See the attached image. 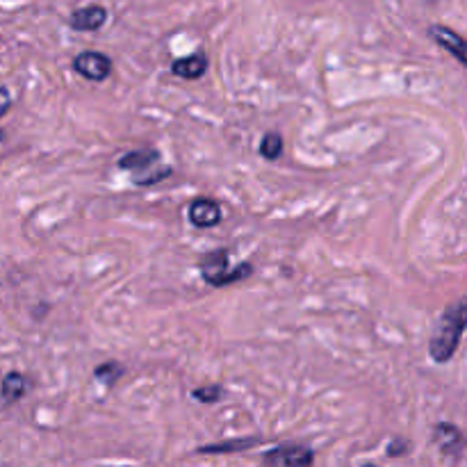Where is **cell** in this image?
I'll use <instances>...</instances> for the list:
<instances>
[{"instance_id":"11","label":"cell","mask_w":467,"mask_h":467,"mask_svg":"<svg viewBox=\"0 0 467 467\" xmlns=\"http://www.w3.org/2000/svg\"><path fill=\"white\" fill-rule=\"evenodd\" d=\"M433 441L441 445L442 451H456V447H459V442L463 441V436H461V429L454 427V424H438L436 429H433Z\"/></svg>"},{"instance_id":"3","label":"cell","mask_w":467,"mask_h":467,"mask_svg":"<svg viewBox=\"0 0 467 467\" xmlns=\"http://www.w3.org/2000/svg\"><path fill=\"white\" fill-rule=\"evenodd\" d=\"M73 71L78 76H82L85 80L91 82H103L108 80V76L112 73V59L105 53H99V50H82L73 57L71 62Z\"/></svg>"},{"instance_id":"13","label":"cell","mask_w":467,"mask_h":467,"mask_svg":"<svg viewBox=\"0 0 467 467\" xmlns=\"http://www.w3.org/2000/svg\"><path fill=\"white\" fill-rule=\"evenodd\" d=\"M251 274H254V265H251V263H242V265H237V267H228L226 272H223L222 276H219L217 281L213 283V287L235 285V283L246 281V278H249Z\"/></svg>"},{"instance_id":"15","label":"cell","mask_w":467,"mask_h":467,"mask_svg":"<svg viewBox=\"0 0 467 467\" xmlns=\"http://www.w3.org/2000/svg\"><path fill=\"white\" fill-rule=\"evenodd\" d=\"M283 149H285V144H283V137L278 132H267L260 141V155L265 160H278L283 155Z\"/></svg>"},{"instance_id":"17","label":"cell","mask_w":467,"mask_h":467,"mask_svg":"<svg viewBox=\"0 0 467 467\" xmlns=\"http://www.w3.org/2000/svg\"><path fill=\"white\" fill-rule=\"evenodd\" d=\"M409 454V441H392L390 445H388V456H392V459H397V456H404Z\"/></svg>"},{"instance_id":"16","label":"cell","mask_w":467,"mask_h":467,"mask_svg":"<svg viewBox=\"0 0 467 467\" xmlns=\"http://www.w3.org/2000/svg\"><path fill=\"white\" fill-rule=\"evenodd\" d=\"M192 397H194L196 401H201V404H214V401H219L223 397V388L222 386H201V388H194V390H192Z\"/></svg>"},{"instance_id":"7","label":"cell","mask_w":467,"mask_h":467,"mask_svg":"<svg viewBox=\"0 0 467 467\" xmlns=\"http://www.w3.org/2000/svg\"><path fill=\"white\" fill-rule=\"evenodd\" d=\"M108 21V9L103 5H89V7H80L68 16V26L71 30L78 32H96L105 26Z\"/></svg>"},{"instance_id":"8","label":"cell","mask_w":467,"mask_h":467,"mask_svg":"<svg viewBox=\"0 0 467 467\" xmlns=\"http://www.w3.org/2000/svg\"><path fill=\"white\" fill-rule=\"evenodd\" d=\"M208 71V55L203 50H196V53L187 55V57L173 59L171 73L173 76L182 78V80H199Z\"/></svg>"},{"instance_id":"2","label":"cell","mask_w":467,"mask_h":467,"mask_svg":"<svg viewBox=\"0 0 467 467\" xmlns=\"http://www.w3.org/2000/svg\"><path fill=\"white\" fill-rule=\"evenodd\" d=\"M119 169L132 173V182L140 187H150L162 182L173 173L169 164H162V155L155 149H137L119 158Z\"/></svg>"},{"instance_id":"19","label":"cell","mask_w":467,"mask_h":467,"mask_svg":"<svg viewBox=\"0 0 467 467\" xmlns=\"http://www.w3.org/2000/svg\"><path fill=\"white\" fill-rule=\"evenodd\" d=\"M3 140H5V130H3V128H0V144H3Z\"/></svg>"},{"instance_id":"6","label":"cell","mask_w":467,"mask_h":467,"mask_svg":"<svg viewBox=\"0 0 467 467\" xmlns=\"http://www.w3.org/2000/svg\"><path fill=\"white\" fill-rule=\"evenodd\" d=\"M429 36H431L438 46H442L447 53L454 55V57L467 68V39H463L459 32H454L447 26H431L429 27Z\"/></svg>"},{"instance_id":"18","label":"cell","mask_w":467,"mask_h":467,"mask_svg":"<svg viewBox=\"0 0 467 467\" xmlns=\"http://www.w3.org/2000/svg\"><path fill=\"white\" fill-rule=\"evenodd\" d=\"M9 108H12V94H9L7 87H0V117H5Z\"/></svg>"},{"instance_id":"9","label":"cell","mask_w":467,"mask_h":467,"mask_svg":"<svg viewBox=\"0 0 467 467\" xmlns=\"http://www.w3.org/2000/svg\"><path fill=\"white\" fill-rule=\"evenodd\" d=\"M228 267H231V265H228V251L226 249L205 254L199 263L201 276H203V281L208 283V285H213V283L217 281V278L222 276Z\"/></svg>"},{"instance_id":"12","label":"cell","mask_w":467,"mask_h":467,"mask_svg":"<svg viewBox=\"0 0 467 467\" xmlns=\"http://www.w3.org/2000/svg\"><path fill=\"white\" fill-rule=\"evenodd\" d=\"M258 445V438H240V441L219 442V445H205L199 447V454H233V451H244L249 447Z\"/></svg>"},{"instance_id":"14","label":"cell","mask_w":467,"mask_h":467,"mask_svg":"<svg viewBox=\"0 0 467 467\" xmlns=\"http://www.w3.org/2000/svg\"><path fill=\"white\" fill-rule=\"evenodd\" d=\"M123 374H126V369H123V365L117 363V360H108V363L99 365V368L94 369L96 381L103 383V386H108V388H112L114 383L123 377Z\"/></svg>"},{"instance_id":"4","label":"cell","mask_w":467,"mask_h":467,"mask_svg":"<svg viewBox=\"0 0 467 467\" xmlns=\"http://www.w3.org/2000/svg\"><path fill=\"white\" fill-rule=\"evenodd\" d=\"M263 463L278 467H308L315 463V451L301 445H281L272 451H265Z\"/></svg>"},{"instance_id":"1","label":"cell","mask_w":467,"mask_h":467,"mask_svg":"<svg viewBox=\"0 0 467 467\" xmlns=\"http://www.w3.org/2000/svg\"><path fill=\"white\" fill-rule=\"evenodd\" d=\"M467 331V295L461 296L459 301L450 304L445 308V313L441 315V319L436 322L433 328V336L429 340V356H431L433 363L445 365L454 358V354L459 351L461 337Z\"/></svg>"},{"instance_id":"10","label":"cell","mask_w":467,"mask_h":467,"mask_svg":"<svg viewBox=\"0 0 467 467\" xmlns=\"http://www.w3.org/2000/svg\"><path fill=\"white\" fill-rule=\"evenodd\" d=\"M30 390V381H27L26 374L21 372H9L5 374L3 386H0V395H3L5 404H16Z\"/></svg>"},{"instance_id":"5","label":"cell","mask_w":467,"mask_h":467,"mask_svg":"<svg viewBox=\"0 0 467 467\" xmlns=\"http://www.w3.org/2000/svg\"><path fill=\"white\" fill-rule=\"evenodd\" d=\"M187 217H190V223L196 228H213L217 223H222V205L214 199H208V196H201V199H194L190 203V210H187Z\"/></svg>"}]
</instances>
